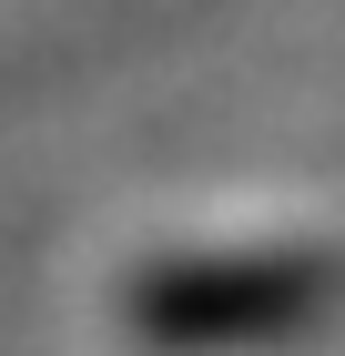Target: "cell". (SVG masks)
<instances>
[{"label":"cell","instance_id":"1","mask_svg":"<svg viewBox=\"0 0 345 356\" xmlns=\"http://www.w3.org/2000/svg\"><path fill=\"white\" fill-rule=\"evenodd\" d=\"M142 346L173 356H234V346H294L345 316V254H173V265H142L133 296H122Z\"/></svg>","mask_w":345,"mask_h":356}]
</instances>
